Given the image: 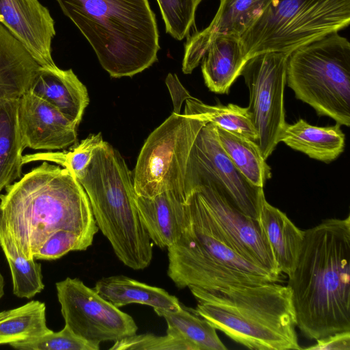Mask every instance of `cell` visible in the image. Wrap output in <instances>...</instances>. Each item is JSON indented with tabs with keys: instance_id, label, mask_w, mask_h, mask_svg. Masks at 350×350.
I'll use <instances>...</instances> for the list:
<instances>
[{
	"instance_id": "cell-5",
	"label": "cell",
	"mask_w": 350,
	"mask_h": 350,
	"mask_svg": "<svg viewBox=\"0 0 350 350\" xmlns=\"http://www.w3.org/2000/svg\"><path fill=\"white\" fill-rule=\"evenodd\" d=\"M78 181L88 195L98 229L118 258L134 270L148 267L153 243L139 216L133 174L118 150L103 141L94 150Z\"/></svg>"
},
{
	"instance_id": "cell-8",
	"label": "cell",
	"mask_w": 350,
	"mask_h": 350,
	"mask_svg": "<svg viewBox=\"0 0 350 350\" xmlns=\"http://www.w3.org/2000/svg\"><path fill=\"white\" fill-rule=\"evenodd\" d=\"M206 123L173 112L149 135L133 175L137 195L152 197L168 190L183 192L189 152L199 131Z\"/></svg>"
},
{
	"instance_id": "cell-15",
	"label": "cell",
	"mask_w": 350,
	"mask_h": 350,
	"mask_svg": "<svg viewBox=\"0 0 350 350\" xmlns=\"http://www.w3.org/2000/svg\"><path fill=\"white\" fill-rule=\"evenodd\" d=\"M0 23L40 66H57L51 55L55 22L38 0H0Z\"/></svg>"
},
{
	"instance_id": "cell-18",
	"label": "cell",
	"mask_w": 350,
	"mask_h": 350,
	"mask_svg": "<svg viewBox=\"0 0 350 350\" xmlns=\"http://www.w3.org/2000/svg\"><path fill=\"white\" fill-rule=\"evenodd\" d=\"M135 202L140 220L152 243L164 249L178 240L187 217L183 191L168 190L152 197L136 194Z\"/></svg>"
},
{
	"instance_id": "cell-35",
	"label": "cell",
	"mask_w": 350,
	"mask_h": 350,
	"mask_svg": "<svg viewBox=\"0 0 350 350\" xmlns=\"http://www.w3.org/2000/svg\"><path fill=\"white\" fill-rule=\"evenodd\" d=\"M110 350H193L183 338L172 332L165 336L134 334L114 342Z\"/></svg>"
},
{
	"instance_id": "cell-1",
	"label": "cell",
	"mask_w": 350,
	"mask_h": 350,
	"mask_svg": "<svg viewBox=\"0 0 350 350\" xmlns=\"http://www.w3.org/2000/svg\"><path fill=\"white\" fill-rule=\"evenodd\" d=\"M297 327L317 340L350 331V216L326 219L304 230L288 276Z\"/></svg>"
},
{
	"instance_id": "cell-11",
	"label": "cell",
	"mask_w": 350,
	"mask_h": 350,
	"mask_svg": "<svg viewBox=\"0 0 350 350\" xmlns=\"http://www.w3.org/2000/svg\"><path fill=\"white\" fill-rule=\"evenodd\" d=\"M55 286L65 325L77 336L100 344L136 334L138 327L131 316L81 280L66 278Z\"/></svg>"
},
{
	"instance_id": "cell-38",
	"label": "cell",
	"mask_w": 350,
	"mask_h": 350,
	"mask_svg": "<svg viewBox=\"0 0 350 350\" xmlns=\"http://www.w3.org/2000/svg\"><path fill=\"white\" fill-rule=\"evenodd\" d=\"M4 279L0 272V299L4 295Z\"/></svg>"
},
{
	"instance_id": "cell-23",
	"label": "cell",
	"mask_w": 350,
	"mask_h": 350,
	"mask_svg": "<svg viewBox=\"0 0 350 350\" xmlns=\"http://www.w3.org/2000/svg\"><path fill=\"white\" fill-rule=\"evenodd\" d=\"M40 66L0 23V98H21L29 90Z\"/></svg>"
},
{
	"instance_id": "cell-19",
	"label": "cell",
	"mask_w": 350,
	"mask_h": 350,
	"mask_svg": "<svg viewBox=\"0 0 350 350\" xmlns=\"http://www.w3.org/2000/svg\"><path fill=\"white\" fill-rule=\"evenodd\" d=\"M55 107L79 126L90 99L86 87L72 69L40 66L28 90Z\"/></svg>"
},
{
	"instance_id": "cell-27",
	"label": "cell",
	"mask_w": 350,
	"mask_h": 350,
	"mask_svg": "<svg viewBox=\"0 0 350 350\" xmlns=\"http://www.w3.org/2000/svg\"><path fill=\"white\" fill-rule=\"evenodd\" d=\"M167 324V332L179 336L193 350H226L216 329L207 321L180 305L176 309L154 308Z\"/></svg>"
},
{
	"instance_id": "cell-36",
	"label": "cell",
	"mask_w": 350,
	"mask_h": 350,
	"mask_svg": "<svg viewBox=\"0 0 350 350\" xmlns=\"http://www.w3.org/2000/svg\"><path fill=\"white\" fill-rule=\"evenodd\" d=\"M304 349L312 350H350V331L328 335L317 340L314 345Z\"/></svg>"
},
{
	"instance_id": "cell-4",
	"label": "cell",
	"mask_w": 350,
	"mask_h": 350,
	"mask_svg": "<svg viewBox=\"0 0 350 350\" xmlns=\"http://www.w3.org/2000/svg\"><path fill=\"white\" fill-rule=\"evenodd\" d=\"M56 1L111 77H131L157 61L159 35L148 0Z\"/></svg>"
},
{
	"instance_id": "cell-28",
	"label": "cell",
	"mask_w": 350,
	"mask_h": 350,
	"mask_svg": "<svg viewBox=\"0 0 350 350\" xmlns=\"http://www.w3.org/2000/svg\"><path fill=\"white\" fill-rule=\"evenodd\" d=\"M50 331L43 302L31 301L18 308L0 312V345L27 341Z\"/></svg>"
},
{
	"instance_id": "cell-25",
	"label": "cell",
	"mask_w": 350,
	"mask_h": 350,
	"mask_svg": "<svg viewBox=\"0 0 350 350\" xmlns=\"http://www.w3.org/2000/svg\"><path fill=\"white\" fill-rule=\"evenodd\" d=\"M19 99L0 98V192L22 177L25 148L18 125Z\"/></svg>"
},
{
	"instance_id": "cell-3",
	"label": "cell",
	"mask_w": 350,
	"mask_h": 350,
	"mask_svg": "<svg viewBox=\"0 0 350 350\" xmlns=\"http://www.w3.org/2000/svg\"><path fill=\"white\" fill-rule=\"evenodd\" d=\"M188 288L197 301L193 312L236 342L255 350L301 349L287 286L266 282Z\"/></svg>"
},
{
	"instance_id": "cell-16",
	"label": "cell",
	"mask_w": 350,
	"mask_h": 350,
	"mask_svg": "<svg viewBox=\"0 0 350 350\" xmlns=\"http://www.w3.org/2000/svg\"><path fill=\"white\" fill-rule=\"evenodd\" d=\"M271 0H220L209 25L189 36L185 45L182 70L191 74L200 64L208 46L223 36L240 38Z\"/></svg>"
},
{
	"instance_id": "cell-14",
	"label": "cell",
	"mask_w": 350,
	"mask_h": 350,
	"mask_svg": "<svg viewBox=\"0 0 350 350\" xmlns=\"http://www.w3.org/2000/svg\"><path fill=\"white\" fill-rule=\"evenodd\" d=\"M18 125L25 148L56 151L77 142L78 126L29 90L19 99Z\"/></svg>"
},
{
	"instance_id": "cell-17",
	"label": "cell",
	"mask_w": 350,
	"mask_h": 350,
	"mask_svg": "<svg viewBox=\"0 0 350 350\" xmlns=\"http://www.w3.org/2000/svg\"><path fill=\"white\" fill-rule=\"evenodd\" d=\"M187 217L183 232L206 254L234 269L280 281L266 269L239 254L224 235L197 192L186 198Z\"/></svg>"
},
{
	"instance_id": "cell-13",
	"label": "cell",
	"mask_w": 350,
	"mask_h": 350,
	"mask_svg": "<svg viewBox=\"0 0 350 350\" xmlns=\"http://www.w3.org/2000/svg\"><path fill=\"white\" fill-rule=\"evenodd\" d=\"M167 249V275L176 287L195 286L209 290L232 285L277 282L273 278L239 271L204 252L183 232Z\"/></svg>"
},
{
	"instance_id": "cell-22",
	"label": "cell",
	"mask_w": 350,
	"mask_h": 350,
	"mask_svg": "<svg viewBox=\"0 0 350 350\" xmlns=\"http://www.w3.org/2000/svg\"><path fill=\"white\" fill-rule=\"evenodd\" d=\"M240 38L219 37L210 44L201 61L206 87L217 94H228L247 62Z\"/></svg>"
},
{
	"instance_id": "cell-20",
	"label": "cell",
	"mask_w": 350,
	"mask_h": 350,
	"mask_svg": "<svg viewBox=\"0 0 350 350\" xmlns=\"http://www.w3.org/2000/svg\"><path fill=\"white\" fill-rule=\"evenodd\" d=\"M280 272L289 276L298 259L304 230L298 228L278 208L263 197L258 219Z\"/></svg>"
},
{
	"instance_id": "cell-30",
	"label": "cell",
	"mask_w": 350,
	"mask_h": 350,
	"mask_svg": "<svg viewBox=\"0 0 350 350\" xmlns=\"http://www.w3.org/2000/svg\"><path fill=\"white\" fill-rule=\"evenodd\" d=\"M0 246L11 271L13 293L21 298H31L44 288L41 264L27 258L19 250L0 218Z\"/></svg>"
},
{
	"instance_id": "cell-29",
	"label": "cell",
	"mask_w": 350,
	"mask_h": 350,
	"mask_svg": "<svg viewBox=\"0 0 350 350\" xmlns=\"http://www.w3.org/2000/svg\"><path fill=\"white\" fill-rule=\"evenodd\" d=\"M185 101L184 115L213 123L220 128L256 142L257 133L247 107H242L232 103L223 105L220 103L208 105L191 96Z\"/></svg>"
},
{
	"instance_id": "cell-21",
	"label": "cell",
	"mask_w": 350,
	"mask_h": 350,
	"mask_svg": "<svg viewBox=\"0 0 350 350\" xmlns=\"http://www.w3.org/2000/svg\"><path fill=\"white\" fill-rule=\"evenodd\" d=\"M278 140L310 158L325 163L336 159L345 146V136L340 124L317 126L301 118L293 124L286 122Z\"/></svg>"
},
{
	"instance_id": "cell-12",
	"label": "cell",
	"mask_w": 350,
	"mask_h": 350,
	"mask_svg": "<svg viewBox=\"0 0 350 350\" xmlns=\"http://www.w3.org/2000/svg\"><path fill=\"white\" fill-rule=\"evenodd\" d=\"M197 192L230 243L245 258L280 276L268 241L258 220L241 211L214 182L200 185Z\"/></svg>"
},
{
	"instance_id": "cell-6",
	"label": "cell",
	"mask_w": 350,
	"mask_h": 350,
	"mask_svg": "<svg viewBox=\"0 0 350 350\" xmlns=\"http://www.w3.org/2000/svg\"><path fill=\"white\" fill-rule=\"evenodd\" d=\"M287 85L319 116L350 126V43L332 32L289 53Z\"/></svg>"
},
{
	"instance_id": "cell-26",
	"label": "cell",
	"mask_w": 350,
	"mask_h": 350,
	"mask_svg": "<svg viewBox=\"0 0 350 350\" xmlns=\"http://www.w3.org/2000/svg\"><path fill=\"white\" fill-rule=\"evenodd\" d=\"M215 126L219 143L236 167L250 183L263 188L271 172L256 142Z\"/></svg>"
},
{
	"instance_id": "cell-34",
	"label": "cell",
	"mask_w": 350,
	"mask_h": 350,
	"mask_svg": "<svg viewBox=\"0 0 350 350\" xmlns=\"http://www.w3.org/2000/svg\"><path fill=\"white\" fill-rule=\"evenodd\" d=\"M94 238L68 230L53 233L34 255V259L55 260L72 251H84L92 245Z\"/></svg>"
},
{
	"instance_id": "cell-33",
	"label": "cell",
	"mask_w": 350,
	"mask_h": 350,
	"mask_svg": "<svg viewBox=\"0 0 350 350\" xmlns=\"http://www.w3.org/2000/svg\"><path fill=\"white\" fill-rule=\"evenodd\" d=\"M10 345L20 350H99L100 344L86 340L65 325L57 332H49L35 338Z\"/></svg>"
},
{
	"instance_id": "cell-32",
	"label": "cell",
	"mask_w": 350,
	"mask_h": 350,
	"mask_svg": "<svg viewBox=\"0 0 350 350\" xmlns=\"http://www.w3.org/2000/svg\"><path fill=\"white\" fill-rule=\"evenodd\" d=\"M157 1L166 32L178 40H182L188 36L195 22L197 8L202 0Z\"/></svg>"
},
{
	"instance_id": "cell-31",
	"label": "cell",
	"mask_w": 350,
	"mask_h": 350,
	"mask_svg": "<svg viewBox=\"0 0 350 350\" xmlns=\"http://www.w3.org/2000/svg\"><path fill=\"white\" fill-rule=\"evenodd\" d=\"M103 142L101 133L90 134L68 150L46 151L23 156V165L34 161L57 163L70 171L78 180L83 176L92 157L93 151Z\"/></svg>"
},
{
	"instance_id": "cell-24",
	"label": "cell",
	"mask_w": 350,
	"mask_h": 350,
	"mask_svg": "<svg viewBox=\"0 0 350 350\" xmlns=\"http://www.w3.org/2000/svg\"><path fill=\"white\" fill-rule=\"evenodd\" d=\"M94 289L118 308L140 304L153 308L174 310L181 305L176 297L165 290L124 275L103 278L96 282Z\"/></svg>"
},
{
	"instance_id": "cell-10",
	"label": "cell",
	"mask_w": 350,
	"mask_h": 350,
	"mask_svg": "<svg viewBox=\"0 0 350 350\" xmlns=\"http://www.w3.org/2000/svg\"><path fill=\"white\" fill-rule=\"evenodd\" d=\"M206 180L219 185L241 211L258 220L263 188L250 183L236 167L211 122L200 129L190 150L183 185L185 199Z\"/></svg>"
},
{
	"instance_id": "cell-7",
	"label": "cell",
	"mask_w": 350,
	"mask_h": 350,
	"mask_svg": "<svg viewBox=\"0 0 350 350\" xmlns=\"http://www.w3.org/2000/svg\"><path fill=\"white\" fill-rule=\"evenodd\" d=\"M350 23V0H271L240 37L244 54L290 53Z\"/></svg>"
},
{
	"instance_id": "cell-2",
	"label": "cell",
	"mask_w": 350,
	"mask_h": 350,
	"mask_svg": "<svg viewBox=\"0 0 350 350\" xmlns=\"http://www.w3.org/2000/svg\"><path fill=\"white\" fill-rule=\"evenodd\" d=\"M0 195V218L27 258L59 230L94 238L98 230L84 189L59 165L42 163L8 185Z\"/></svg>"
},
{
	"instance_id": "cell-9",
	"label": "cell",
	"mask_w": 350,
	"mask_h": 350,
	"mask_svg": "<svg viewBox=\"0 0 350 350\" xmlns=\"http://www.w3.org/2000/svg\"><path fill=\"white\" fill-rule=\"evenodd\" d=\"M289 53L266 52L249 58L241 72L248 88V110L263 158L279 143L285 121L284 88Z\"/></svg>"
},
{
	"instance_id": "cell-37",
	"label": "cell",
	"mask_w": 350,
	"mask_h": 350,
	"mask_svg": "<svg viewBox=\"0 0 350 350\" xmlns=\"http://www.w3.org/2000/svg\"><path fill=\"white\" fill-rule=\"evenodd\" d=\"M166 84L170 89V92L172 95V98L174 101V112L180 113V109L181 105L185 100L180 96L189 97L190 96L187 91L184 88L182 84L180 83L176 75L169 73L166 78Z\"/></svg>"
}]
</instances>
